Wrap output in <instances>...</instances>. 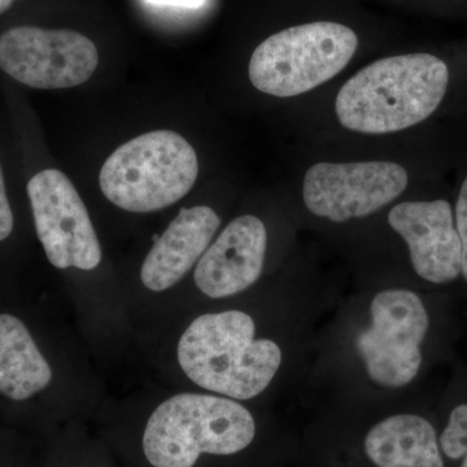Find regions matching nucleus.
<instances>
[{"label":"nucleus","mask_w":467,"mask_h":467,"mask_svg":"<svg viewBox=\"0 0 467 467\" xmlns=\"http://www.w3.org/2000/svg\"><path fill=\"white\" fill-rule=\"evenodd\" d=\"M389 223L407 242L411 264L420 278L448 284L460 275L462 248L450 202H401L389 212Z\"/></svg>","instance_id":"9d476101"},{"label":"nucleus","mask_w":467,"mask_h":467,"mask_svg":"<svg viewBox=\"0 0 467 467\" xmlns=\"http://www.w3.org/2000/svg\"><path fill=\"white\" fill-rule=\"evenodd\" d=\"M256 326L241 310L209 313L192 322L178 343L183 373L196 386L234 400L265 391L281 367L282 350L256 339Z\"/></svg>","instance_id":"f03ea898"},{"label":"nucleus","mask_w":467,"mask_h":467,"mask_svg":"<svg viewBox=\"0 0 467 467\" xmlns=\"http://www.w3.org/2000/svg\"><path fill=\"white\" fill-rule=\"evenodd\" d=\"M256 436L250 411L229 398L181 393L155 409L144 427L142 448L152 467H193L202 454L233 456Z\"/></svg>","instance_id":"7ed1b4c3"},{"label":"nucleus","mask_w":467,"mask_h":467,"mask_svg":"<svg viewBox=\"0 0 467 467\" xmlns=\"http://www.w3.org/2000/svg\"><path fill=\"white\" fill-rule=\"evenodd\" d=\"M370 312V327L358 340L368 377L389 389L407 386L422 362L420 344L429 328L425 306L414 292L387 290L374 297Z\"/></svg>","instance_id":"0eeeda50"},{"label":"nucleus","mask_w":467,"mask_h":467,"mask_svg":"<svg viewBox=\"0 0 467 467\" xmlns=\"http://www.w3.org/2000/svg\"><path fill=\"white\" fill-rule=\"evenodd\" d=\"M350 27L316 21L273 34L252 54L248 75L264 94L296 97L342 72L358 50Z\"/></svg>","instance_id":"39448f33"},{"label":"nucleus","mask_w":467,"mask_h":467,"mask_svg":"<svg viewBox=\"0 0 467 467\" xmlns=\"http://www.w3.org/2000/svg\"><path fill=\"white\" fill-rule=\"evenodd\" d=\"M199 173L192 144L171 130L150 131L119 146L101 168L99 184L116 207L150 213L180 202Z\"/></svg>","instance_id":"20e7f679"},{"label":"nucleus","mask_w":467,"mask_h":467,"mask_svg":"<svg viewBox=\"0 0 467 467\" xmlns=\"http://www.w3.org/2000/svg\"><path fill=\"white\" fill-rule=\"evenodd\" d=\"M407 184V171L395 162H319L304 178V202L316 216L344 223L379 211Z\"/></svg>","instance_id":"1a4fd4ad"},{"label":"nucleus","mask_w":467,"mask_h":467,"mask_svg":"<svg viewBox=\"0 0 467 467\" xmlns=\"http://www.w3.org/2000/svg\"><path fill=\"white\" fill-rule=\"evenodd\" d=\"M150 5H171L180 8H198L204 5L205 0H147Z\"/></svg>","instance_id":"a211bd4d"},{"label":"nucleus","mask_w":467,"mask_h":467,"mask_svg":"<svg viewBox=\"0 0 467 467\" xmlns=\"http://www.w3.org/2000/svg\"><path fill=\"white\" fill-rule=\"evenodd\" d=\"M52 368L20 318L0 315V393L26 401L50 386Z\"/></svg>","instance_id":"4468645a"},{"label":"nucleus","mask_w":467,"mask_h":467,"mask_svg":"<svg viewBox=\"0 0 467 467\" xmlns=\"http://www.w3.org/2000/svg\"><path fill=\"white\" fill-rule=\"evenodd\" d=\"M26 193L36 235L51 265L57 269L98 267L99 239L69 178L58 169H42L27 181Z\"/></svg>","instance_id":"6e6552de"},{"label":"nucleus","mask_w":467,"mask_h":467,"mask_svg":"<svg viewBox=\"0 0 467 467\" xmlns=\"http://www.w3.org/2000/svg\"><path fill=\"white\" fill-rule=\"evenodd\" d=\"M441 447L445 456L451 460L463 459L462 466L467 467V405L454 408L450 422L441 436Z\"/></svg>","instance_id":"2eb2a0df"},{"label":"nucleus","mask_w":467,"mask_h":467,"mask_svg":"<svg viewBox=\"0 0 467 467\" xmlns=\"http://www.w3.org/2000/svg\"><path fill=\"white\" fill-rule=\"evenodd\" d=\"M457 233H459L461 248H462V273L467 281V178L461 189L456 207Z\"/></svg>","instance_id":"f3484780"},{"label":"nucleus","mask_w":467,"mask_h":467,"mask_svg":"<svg viewBox=\"0 0 467 467\" xmlns=\"http://www.w3.org/2000/svg\"><path fill=\"white\" fill-rule=\"evenodd\" d=\"M220 223L212 208L182 209L144 259L143 285L155 292L173 287L201 260Z\"/></svg>","instance_id":"f8f14e48"},{"label":"nucleus","mask_w":467,"mask_h":467,"mask_svg":"<svg viewBox=\"0 0 467 467\" xmlns=\"http://www.w3.org/2000/svg\"><path fill=\"white\" fill-rule=\"evenodd\" d=\"M15 230V213L9 199L7 173L0 158V243L11 238Z\"/></svg>","instance_id":"dca6fc26"},{"label":"nucleus","mask_w":467,"mask_h":467,"mask_svg":"<svg viewBox=\"0 0 467 467\" xmlns=\"http://www.w3.org/2000/svg\"><path fill=\"white\" fill-rule=\"evenodd\" d=\"M365 451L377 467H444L434 427L414 414L377 423L365 438Z\"/></svg>","instance_id":"ddd939ff"},{"label":"nucleus","mask_w":467,"mask_h":467,"mask_svg":"<svg viewBox=\"0 0 467 467\" xmlns=\"http://www.w3.org/2000/svg\"><path fill=\"white\" fill-rule=\"evenodd\" d=\"M266 244V227L260 218H235L199 260L193 273L199 290L212 299L247 290L263 272Z\"/></svg>","instance_id":"9b49d317"},{"label":"nucleus","mask_w":467,"mask_h":467,"mask_svg":"<svg viewBox=\"0 0 467 467\" xmlns=\"http://www.w3.org/2000/svg\"><path fill=\"white\" fill-rule=\"evenodd\" d=\"M448 79L447 64L430 54L380 58L340 88L335 103L337 119L358 133L404 130L435 112Z\"/></svg>","instance_id":"f257e3e1"},{"label":"nucleus","mask_w":467,"mask_h":467,"mask_svg":"<svg viewBox=\"0 0 467 467\" xmlns=\"http://www.w3.org/2000/svg\"><path fill=\"white\" fill-rule=\"evenodd\" d=\"M16 0H0V15L5 14Z\"/></svg>","instance_id":"6ab92c4d"},{"label":"nucleus","mask_w":467,"mask_h":467,"mask_svg":"<svg viewBox=\"0 0 467 467\" xmlns=\"http://www.w3.org/2000/svg\"><path fill=\"white\" fill-rule=\"evenodd\" d=\"M98 64L94 42L72 30L18 26L0 34V72L27 88H76L94 75Z\"/></svg>","instance_id":"423d86ee"}]
</instances>
